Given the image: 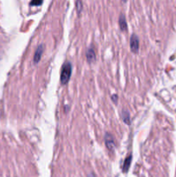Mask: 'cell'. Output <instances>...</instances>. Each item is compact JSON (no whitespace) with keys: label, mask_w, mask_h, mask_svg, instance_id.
<instances>
[{"label":"cell","mask_w":176,"mask_h":177,"mask_svg":"<svg viewBox=\"0 0 176 177\" xmlns=\"http://www.w3.org/2000/svg\"><path fill=\"white\" fill-rule=\"evenodd\" d=\"M72 74V64L67 62L63 64L61 72V82L62 85H66L69 81Z\"/></svg>","instance_id":"6da1fadb"},{"label":"cell","mask_w":176,"mask_h":177,"mask_svg":"<svg viewBox=\"0 0 176 177\" xmlns=\"http://www.w3.org/2000/svg\"><path fill=\"white\" fill-rule=\"evenodd\" d=\"M130 49L133 53H137L139 50V39L137 35H132L130 37Z\"/></svg>","instance_id":"7a4b0ae2"},{"label":"cell","mask_w":176,"mask_h":177,"mask_svg":"<svg viewBox=\"0 0 176 177\" xmlns=\"http://www.w3.org/2000/svg\"><path fill=\"white\" fill-rule=\"evenodd\" d=\"M105 145H106L107 149H108L109 150H110V151H113L115 149V142L114 139L112 137V136L110 134L105 135Z\"/></svg>","instance_id":"3957f363"},{"label":"cell","mask_w":176,"mask_h":177,"mask_svg":"<svg viewBox=\"0 0 176 177\" xmlns=\"http://www.w3.org/2000/svg\"><path fill=\"white\" fill-rule=\"evenodd\" d=\"M86 59H87V62H93L96 60V54L94 49L92 48H89L86 50Z\"/></svg>","instance_id":"277c9868"},{"label":"cell","mask_w":176,"mask_h":177,"mask_svg":"<svg viewBox=\"0 0 176 177\" xmlns=\"http://www.w3.org/2000/svg\"><path fill=\"white\" fill-rule=\"evenodd\" d=\"M43 50H44V48H43V45H40L37 49H36V51L35 53V55H34V62L36 63H38L40 62V60H41V58H42V55H43Z\"/></svg>","instance_id":"5b68a950"},{"label":"cell","mask_w":176,"mask_h":177,"mask_svg":"<svg viewBox=\"0 0 176 177\" xmlns=\"http://www.w3.org/2000/svg\"><path fill=\"white\" fill-rule=\"evenodd\" d=\"M131 160H132V156H131V155L128 156L126 157V159L124 160V165H123V171H124V173L128 172L129 166H130V163H131Z\"/></svg>","instance_id":"8992f818"},{"label":"cell","mask_w":176,"mask_h":177,"mask_svg":"<svg viewBox=\"0 0 176 177\" xmlns=\"http://www.w3.org/2000/svg\"><path fill=\"white\" fill-rule=\"evenodd\" d=\"M119 26H120L121 30H123V31H125L127 29V22H126L124 15H121L119 17Z\"/></svg>","instance_id":"52a82bcc"},{"label":"cell","mask_w":176,"mask_h":177,"mask_svg":"<svg viewBox=\"0 0 176 177\" xmlns=\"http://www.w3.org/2000/svg\"><path fill=\"white\" fill-rule=\"evenodd\" d=\"M122 119L126 125H130V117H129V112L128 111L124 110L122 112Z\"/></svg>","instance_id":"ba28073f"},{"label":"cell","mask_w":176,"mask_h":177,"mask_svg":"<svg viewBox=\"0 0 176 177\" xmlns=\"http://www.w3.org/2000/svg\"><path fill=\"white\" fill-rule=\"evenodd\" d=\"M76 10L77 12H78V14H80L81 12V10H82V2H81V0H77Z\"/></svg>","instance_id":"9c48e42d"},{"label":"cell","mask_w":176,"mask_h":177,"mask_svg":"<svg viewBox=\"0 0 176 177\" xmlns=\"http://www.w3.org/2000/svg\"><path fill=\"white\" fill-rule=\"evenodd\" d=\"M43 0H31L30 2V5L31 6H39L43 4Z\"/></svg>","instance_id":"30bf717a"},{"label":"cell","mask_w":176,"mask_h":177,"mask_svg":"<svg viewBox=\"0 0 176 177\" xmlns=\"http://www.w3.org/2000/svg\"><path fill=\"white\" fill-rule=\"evenodd\" d=\"M112 100H113L114 103L118 102V95H117V94H113V96H112Z\"/></svg>","instance_id":"8fae6325"},{"label":"cell","mask_w":176,"mask_h":177,"mask_svg":"<svg viewBox=\"0 0 176 177\" xmlns=\"http://www.w3.org/2000/svg\"><path fill=\"white\" fill-rule=\"evenodd\" d=\"M88 177H95V175L92 173V174H90V175H88Z\"/></svg>","instance_id":"7c38bea8"},{"label":"cell","mask_w":176,"mask_h":177,"mask_svg":"<svg viewBox=\"0 0 176 177\" xmlns=\"http://www.w3.org/2000/svg\"><path fill=\"white\" fill-rule=\"evenodd\" d=\"M123 1H124V2H126V1H127V0H123Z\"/></svg>","instance_id":"4fadbf2b"}]
</instances>
